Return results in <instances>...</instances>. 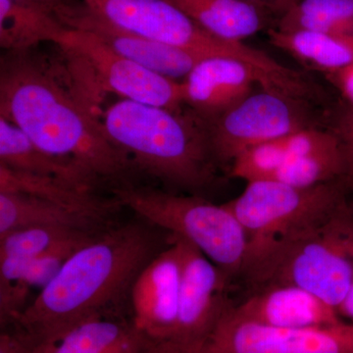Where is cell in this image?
Wrapping results in <instances>:
<instances>
[{
    "label": "cell",
    "instance_id": "obj_1",
    "mask_svg": "<svg viewBox=\"0 0 353 353\" xmlns=\"http://www.w3.org/2000/svg\"><path fill=\"white\" fill-rule=\"evenodd\" d=\"M67 60L65 68L36 57L32 50L6 51L0 63V117L97 182L121 179L134 164L106 136L94 111L97 94Z\"/></svg>",
    "mask_w": 353,
    "mask_h": 353
},
{
    "label": "cell",
    "instance_id": "obj_2",
    "mask_svg": "<svg viewBox=\"0 0 353 353\" xmlns=\"http://www.w3.org/2000/svg\"><path fill=\"white\" fill-rule=\"evenodd\" d=\"M157 253L154 236L141 225L103 230L67 259L14 320V328L44 353L78 325L114 315Z\"/></svg>",
    "mask_w": 353,
    "mask_h": 353
},
{
    "label": "cell",
    "instance_id": "obj_3",
    "mask_svg": "<svg viewBox=\"0 0 353 353\" xmlns=\"http://www.w3.org/2000/svg\"><path fill=\"white\" fill-rule=\"evenodd\" d=\"M101 118L106 136L134 168L190 192L208 187L216 167L203 121L190 110L122 101Z\"/></svg>",
    "mask_w": 353,
    "mask_h": 353
},
{
    "label": "cell",
    "instance_id": "obj_4",
    "mask_svg": "<svg viewBox=\"0 0 353 353\" xmlns=\"http://www.w3.org/2000/svg\"><path fill=\"white\" fill-rule=\"evenodd\" d=\"M350 209L320 229L246 253L236 280L248 296L273 285H294L336 310L353 279Z\"/></svg>",
    "mask_w": 353,
    "mask_h": 353
},
{
    "label": "cell",
    "instance_id": "obj_5",
    "mask_svg": "<svg viewBox=\"0 0 353 353\" xmlns=\"http://www.w3.org/2000/svg\"><path fill=\"white\" fill-rule=\"evenodd\" d=\"M113 194L120 205L196 246L232 285L238 279L248 239L236 216L224 204L128 185L114 188Z\"/></svg>",
    "mask_w": 353,
    "mask_h": 353
},
{
    "label": "cell",
    "instance_id": "obj_6",
    "mask_svg": "<svg viewBox=\"0 0 353 353\" xmlns=\"http://www.w3.org/2000/svg\"><path fill=\"white\" fill-rule=\"evenodd\" d=\"M350 202L341 181L296 188L262 180L248 183L243 194L224 206L245 230L248 253L326 226Z\"/></svg>",
    "mask_w": 353,
    "mask_h": 353
},
{
    "label": "cell",
    "instance_id": "obj_7",
    "mask_svg": "<svg viewBox=\"0 0 353 353\" xmlns=\"http://www.w3.org/2000/svg\"><path fill=\"white\" fill-rule=\"evenodd\" d=\"M326 117L314 102L262 90L204 124L216 163L227 165L260 143L311 128L327 127Z\"/></svg>",
    "mask_w": 353,
    "mask_h": 353
},
{
    "label": "cell",
    "instance_id": "obj_8",
    "mask_svg": "<svg viewBox=\"0 0 353 353\" xmlns=\"http://www.w3.org/2000/svg\"><path fill=\"white\" fill-rule=\"evenodd\" d=\"M80 1L111 24L143 38L192 51L204 58H232L252 69L263 64V51L243 41H228L210 34L166 0Z\"/></svg>",
    "mask_w": 353,
    "mask_h": 353
},
{
    "label": "cell",
    "instance_id": "obj_9",
    "mask_svg": "<svg viewBox=\"0 0 353 353\" xmlns=\"http://www.w3.org/2000/svg\"><path fill=\"white\" fill-rule=\"evenodd\" d=\"M57 46L82 65L101 92L176 112L183 111L182 82L121 57L90 32L67 29Z\"/></svg>",
    "mask_w": 353,
    "mask_h": 353
},
{
    "label": "cell",
    "instance_id": "obj_10",
    "mask_svg": "<svg viewBox=\"0 0 353 353\" xmlns=\"http://www.w3.org/2000/svg\"><path fill=\"white\" fill-rule=\"evenodd\" d=\"M228 307L212 332L187 353H353V322L274 328L234 319Z\"/></svg>",
    "mask_w": 353,
    "mask_h": 353
},
{
    "label": "cell",
    "instance_id": "obj_11",
    "mask_svg": "<svg viewBox=\"0 0 353 353\" xmlns=\"http://www.w3.org/2000/svg\"><path fill=\"white\" fill-rule=\"evenodd\" d=\"M183 241L185 264L175 328L155 353L190 352L212 332L232 303L229 279L196 246Z\"/></svg>",
    "mask_w": 353,
    "mask_h": 353
},
{
    "label": "cell",
    "instance_id": "obj_12",
    "mask_svg": "<svg viewBox=\"0 0 353 353\" xmlns=\"http://www.w3.org/2000/svg\"><path fill=\"white\" fill-rule=\"evenodd\" d=\"M169 243L141 271L129 296L131 320L155 350L173 333L182 292L185 241L171 234Z\"/></svg>",
    "mask_w": 353,
    "mask_h": 353
},
{
    "label": "cell",
    "instance_id": "obj_13",
    "mask_svg": "<svg viewBox=\"0 0 353 353\" xmlns=\"http://www.w3.org/2000/svg\"><path fill=\"white\" fill-rule=\"evenodd\" d=\"M59 20L68 29L90 32L121 57L171 80L185 79L199 62L206 59L192 51L125 31L97 15L82 1L69 2Z\"/></svg>",
    "mask_w": 353,
    "mask_h": 353
},
{
    "label": "cell",
    "instance_id": "obj_14",
    "mask_svg": "<svg viewBox=\"0 0 353 353\" xmlns=\"http://www.w3.org/2000/svg\"><path fill=\"white\" fill-rule=\"evenodd\" d=\"M228 312L234 319L274 328H308L345 321L338 311L307 290L294 285H273L232 301Z\"/></svg>",
    "mask_w": 353,
    "mask_h": 353
},
{
    "label": "cell",
    "instance_id": "obj_15",
    "mask_svg": "<svg viewBox=\"0 0 353 353\" xmlns=\"http://www.w3.org/2000/svg\"><path fill=\"white\" fill-rule=\"evenodd\" d=\"M183 105L203 122L220 117L253 92L259 83L252 67L239 60H202L183 81Z\"/></svg>",
    "mask_w": 353,
    "mask_h": 353
},
{
    "label": "cell",
    "instance_id": "obj_16",
    "mask_svg": "<svg viewBox=\"0 0 353 353\" xmlns=\"http://www.w3.org/2000/svg\"><path fill=\"white\" fill-rule=\"evenodd\" d=\"M44 353H155V347L132 320L110 315L78 325Z\"/></svg>",
    "mask_w": 353,
    "mask_h": 353
},
{
    "label": "cell",
    "instance_id": "obj_17",
    "mask_svg": "<svg viewBox=\"0 0 353 353\" xmlns=\"http://www.w3.org/2000/svg\"><path fill=\"white\" fill-rule=\"evenodd\" d=\"M0 164L94 190L97 181L79 165L44 152L12 123L0 117Z\"/></svg>",
    "mask_w": 353,
    "mask_h": 353
},
{
    "label": "cell",
    "instance_id": "obj_18",
    "mask_svg": "<svg viewBox=\"0 0 353 353\" xmlns=\"http://www.w3.org/2000/svg\"><path fill=\"white\" fill-rule=\"evenodd\" d=\"M204 30L228 41H243L263 30L270 7L248 0H166Z\"/></svg>",
    "mask_w": 353,
    "mask_h": 353
},
{
    "label": "cell",
    "instance_id": "obj_19",
    "mask_svg": "<svg viewBox=\"0 0 353 353\" xmlns=\"http://www.w3.org/2000/svg\"><path fill=\"white\" fill-rule=\"evenodd\" d=\"M105 224L90 216L41 197L20 192H0V238L32 227H63L101 231Z\"/></svg>",
    "mask_w": 353,
    "mask_h": 353
},
{
    "label": "cell",
    "instance_id": "obj_20",
    "mask_svg": "<svg viewBox=\"0 0 353 353\" xmlns=\"http://www.w3.org/2000/svg\"><path fill=\"white\" fill-rule=\"evenodd\" d=\"M0 192H20L41 197L104 223L114 208L120 205L115 199L104 201L95 196L94 190L80 189L50 176L14 170L2 164H0Z\"/></svg>",
    "mask_w": 353,
    "mask_h": 353
},
{
    "label": "cell",
    "instance_id": "obj_21",
    "mask_svg": "<svg viewBox=\"0 0 353 353\" xmlns=\"http://www.w3.org/2000/svg\"><path fill=\"white\" fill-rule=\"evenodd\" d=\"M269 41L276 48L290 53L301 63L326 74L353 63V38L325 32L282 31L271 28Z\"/></svg>",
    "mask_w": 353,
    "mask_h": 353
},
{
    "label": "cell",
    "instance_id": "obj_22",
    "mask_svg": "<svg viewBox=\"0 0 353 353\" xmlns=\"http://www.w3.org/2000/svg\"><path fill=\"white\" fill-rule=\"evenodd\" d=\"M68 28L54 14L13 0H0V46L6 51L31 50L57 43Z\"/></svg>",
    "mask_w": 353,
    "mask_h": 353
},
{
    "label": "cell",
    "instance_id": "obj_23",
    "mask_svg": "<svg viewBox=\"0 0 353 353\" xmlns=\"http://www.w3.org/2000/svg\"><path fill=\"white\" fill-rule=\"evenodd\" d=\"M318 145L317 134L303 130L248 148L234 158L230 173L248 183L267 180L290 160L314 152Z\"/></svg>",
    "mask_w": 353,
    "mask_h": 353
},
{
    "label": "cell",
    "instance_id": "obj_24",
    "mask_svg": "<svg viewBox=\"0 0 353 353\" xmlns=\"http://www.w3.org/2000/svg\"><path fill=\"white\" fill-rule=\"evenodd\" d=\"M102 232V231H101ZM70 241L50 252L30 260L27 267L6 296H0L1 325L12 324L28 306V299L34 290L39 292L55 277L67 259L76 250L94 240L99 234ZM38 292V294H39Z\"/></svg>",
    "mask_w": 353,
    "mask_h": 353
},
{
    "label": "cell",
    "instance_id": "obj_25",
    "mask_svg": "<svg viewBox=\"0 0 353 353\" xmlns=\"http://www.w3.org/2000/svg\"><path fill=\"white\" fill-rule=\"evenodd\" d=\"M273 28L353 38V0H297L279 16Z\"/></svg>",
    "mask_w": 353,
    "mask_h": 353
},
{
    "label": "cell",
    "instance_id": "obj_26",
    "mask_svg": "<svg viewBox=\"0 0 353 353\" xmlns=\"http://www.w3.org/2000/svg\"><path fill=\"white\" fill-rule=\"evenodd\" d=\"M345 164L341 148L294 158L267 180L296 188L315 187L343 180Z\"/></svg>",
    "mask_w": 353,
    "mask_h": 353
},
{
    "label": "cell",
    "instance_id": "obj_27",
    "mask_svg": "<svg viewBox=\"0 0 353 353\" xmlns=\"http://www.w3.org/2000/svg\"><path fill=\"white\" fill-rule=\"evenodd\" d=\"M105 230V229H104ZM101 231L63 227H32L16 230L0 238V259L32 260L57 246Z\"/></svg>",
    "mask_w": 353,
    "mask_h": 353
},
{
    "label": "cell",
    "instance_id": "obj_28",
    "mask_svg": "<svg viewBox=\"0 0 353 353\" xmlns=\"http://www.w3.org/2000/svg\"><path fill=\"white\" fill-rule=\"evenodd\" d=\"M328 126L340 143L345 164L341 182L345 185L353 205V105L343 102L332 118H329Z\"/></svg>",
    "mask_w": 353,
    "mask_h": 353
},
{
    "label": "cell",
    "instance_id": "obj_29",
    "mask_svg": "<svg viewBox=\"0 0 353 353\" xmlns=\"http://www.w3.org/2000/svg\"><path fill=\"white\" fill-rule=\"evenodd\" d=\"M326 78L339 90L343 102L353 105V63L326 74Z\"/></svg>",
    "mask_w": 353,
    "mask_h": 353
},
{
    "label": "cell",
    "instance_id": "obj_30",
    "mask_svg": "<svg viewBox=\"0 0 353 353\" xmlns=\"http://www.w3.org/2000/svg\"><path fill=\"white\" fill-rule=\"evenodd\" d=\"M0 353H39V352L22 334L14 331H4L0 336Z\"/></svg>",
    "mask_w": 353,
    "mask_h": 353
},
{
    "label": "cell",
    "instance_id": "obj_31",
    "mask_svg": "<svg viewBox=\"0 0 353 353\" xmlns=\"http://www.w3.org/2000/svg\"><path fill=\"white\" fill-rule=\"evenodd\" d=\"M13 1L43 9L48 12L54 14L57 18L69 3L68 0H13Z\"/></svg>",
    "mask_w": 353,
    "mask_h": 353
},
{
    "label": "cell",
    "instance_id": "obj_32",
    "mask_svg": "<svg viewBox=\"0 0 353 353\" xmlns=\"http://www.w3.org/2000/svg\"><path fill=\"white\" fill-rule=\"evenodd\" d=\"M336 311H338L341 319L345 320V321L353 322V279L347 296L336 309Z\"/></svg>",
    "mask_w": 353,
    "mask_h": 353
},
{
    "label": "cell",
    "instance_id": "obj_33",
    "mask_svg": "<svg viewBox=\"0 0 353 353\" xmlns=\"http://www.w3.org/2000/svg\"><path fill=\"white\" fill-rule=\"evenodd\" d=\"M248 1L259 2L264 6L270 7L274 10H277L282 14L287 10L292 4L296 3L297 0H248Z\"/></svg>",
    "mask_w": 353,
    "mask_h": 353
},
{
    "label": "cell",
    "instance_id": "obj_34",
    "mask_svg": "<svg viewBox=\"0 0 353 353\" xmlns=\"http://www.w3.org/2000/svg\"><path fill=\"white\" fill-rule=\"evenodd\" d=\"M350 220L353 227V205H352V208H350Z\"/></svg>",
    "mask_w": 353,
    "mask_h": 353
}]
</instances>
